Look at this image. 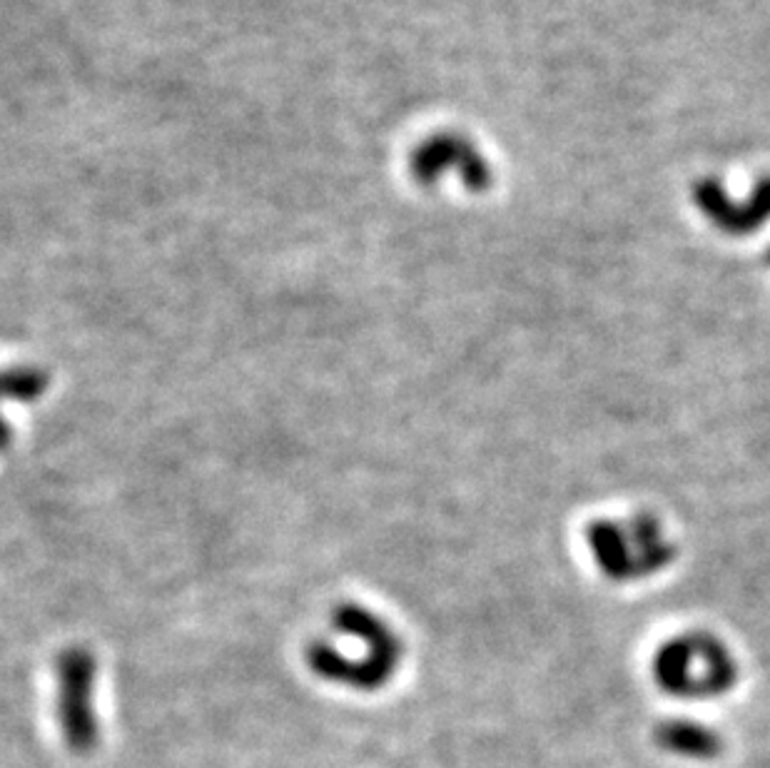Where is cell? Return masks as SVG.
<instances>
[{"label": "cell", "instance_id": "1", "mask_svg": "<svg viewBox=\"0 0 770 768\" xmlns=\"http://www.w3.org/2000/svg\"><path fill=\"white\" fill-rule=\"evenodd\" d=\"M332 626L337 634L350 636L356 646H362V651L344 657L334 641H312L305 654L309 671L317 679L340 683L362 694L387 687L404 657L402 636L367 606L352 602L334 608Z\"/></svg>", "mask_w": 770, "mask_h": 768}, {"label": "cell", "instance_id": "2", "mask_svg": "<svg viewBox=\"0 0 770 768\" xmlns=\"http://www.w3.org/2000/svg\"><path fill=\"white\" fill-rule=\"evenodd\" d=\"M653 677L669 694L713 696L734 687L738 667L716 636L685 634L656 651Z\"/></svg>", "mask_w": 770, "mask_h": 768}, {"label": "cell", "instance_id": "3", "mask_svg": "<svg viewBox=\"0 0 770 768\" xmlns=\"http://www.w3.org/2000/svg\"><path fill=\"white\" fill-rule=\"evenodd\" d=\"M55 716L65 746L75 756H88L100 744V724L92 694H96L98 661L86 646H68L55 659Z\"/></svg>", "mask_w": 770, "mask_h": 768}, {"label": "cell", "instance_id": "4", "mask_svg": "<svg viewBox=\"0 0 770 768\" xmlns=\"http://www.w3.org/2000/svg\"><path fill=\"white\" fill-rule=\"evenodd\" d=\"M693 202L726 235H750L770 220V175L760 177L746 202H734L716 177L693 185Z\"/></svg>", "mask_w": 770, "mask_h": 768}, {"label": "cell", "instance_id": "5", "mask_svg": "<svg viewBox=\"0 0 770 768\" xmlns=\"http://www.w3.org/2000/svg\"><path fill=\"white\" fill-rule=\"evenodd\" d=\"M586 541L591 555H594L598 569L614 582H631L638 579L636 555L628 539L626 524H616L608 519L591 522L586 529Z\"/></svg>", "mask_w": 770, "mask_h": 768}, {"label": "cell", "instance_id": "6", "mask_svg": "<svg viewBox=\"0 0 770 768\" xmlns=\"http://www.w3.org/2000/svg\"><path fill=\"white\" fill-rule=\"evenodd\" d=\"M628 539H631L638 579L651 577L656 571L666 569L675 557V549L669 539L663 537L661 522L653 514H636V517L626 524Z\"/></svg>", "mask_w": 770, "mask_h": 768}, {"label": "cell", "instance_id": "7", "mask_svg": "<svg viewBox=\"0 0 770 768\" xmlns=\"http://www.w3.org/2000/svg\"><path fill=\"white\" fill-rule=\"evenodd\" d=\"M659 742L663 748L685 756H713L718 751V736L706 726L691 724V721H671L659 728Z\"/></svg>", "mask_w": 770, "mask_h": 768}, {"label": "cell", "instance_id": "8", "mask_svg": "<svg viewBox=\"0 0 770 768\" xmlns=\"http://www.w3.org/2000/svg\"><path fill=\"white\" fill-rule=\"evenodd\" d=\"M3 384L8 399L28 405V402H35L37 397L45 395L51 377L48 372L35 367V364H21V367H11L6 372Z\"/></svg>", "mask_w": 770, "mask_h": 768}, {"label": "cell", "instance_id": "9", "mask_svg": "<svg viewBox=\"0 0 770 768\" xmlns=\"http://www.w3.org/2000/svg\"><path fill=\"white\" fill-rule=\"evenodd\" d=\"M766 262L770 265V248H768V252H766Z\"/></svg>", "mask_w": 770, "mask_h": 768}]
</instances>
